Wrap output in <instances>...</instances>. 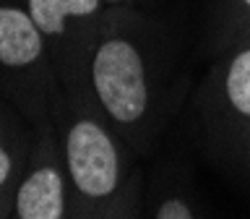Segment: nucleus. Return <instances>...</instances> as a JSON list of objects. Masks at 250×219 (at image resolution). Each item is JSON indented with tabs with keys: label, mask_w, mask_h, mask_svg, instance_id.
Wrapping results in <instances>:
<instances>
[{
	"label": "nucleus",
	"mask_w": 250,
	"mask_h": 219,
	"mask_svg": "<svg viewBox=\"0 0 250 219\" xmlns=\"http://www.w3.org/2000/svg\"><path fill=\"white\" fill-rule=\"evenodd\" d=\"M76 81L138 156L162 125L159 60L130 8H115L83 52ZM68 84V81H65Z\"/></svg>",
	"instance_id": "nucleus-1"
},
{
	"label": "nucleus",
	"mask_w": 250,
	"mask_h": 219,
	"mask_svg": "<svg viewBox=\"0 0 250 219\" xmlns=\"http://www.w3.org/2000/svg\"><path fill=\"white\" fill-rule=\"evenodd\" d=\"M52 125L81 219L120 203L141 185L138 154L76 81L62 84Z\"/></svg>",
	"instance_id": "nucleus-2"
},
{
	"label": "nucleus",
	"mask_w": 250,
	"mask_h": 219,
	"mask_svg": "<svg viewBox=\"0 0 250 219\" xmlns=\"http://www.w3.org/2000/svg\"><path fill=\"white\" fill-rule=\"evenodd\" d=\"M0 91L34 125L52 120L62 78L21 0H0Z\"/></svg>",
	"instance_id": "nucleus-3"
},
{
	"label": "nucleus",
	"mask_w": 250,
	"mask_h": 219,
	"mask_svg": "<svg viewBox=\"0 0 250 219\" xmlns=\"http://www.w3.org/2000/svg\"><path fill=\"white\" fill-rule=\"evenodd\" d=\"M214 136L250 162V37L227 44L203 94Z\"/></svg>",
	"instance_id": "nucleus-4"
},
{
	"label": "nucleus",
	"mask_w": 250,
	"mask_h": 219,
	"mask_svg": "<svg viewBox=\"0 0 250 219\" xmlns=\"http://www.w3.org/2000/svg\"><path fill=\"white\" fill-rule=\"evenodd\" d=\"M11 219H81L52 120L37 128L34 149L16 188Z\"/></svg>",
	"instance_id": "nucleus-5"
},
{
	"label": "nucleus",
	"mask_w": 250,
	"mask_h": 219,
	"mask_svg": "<svg viewBox=\"0 0 250 219\" xmlns=\"http://www.w3.org/2000/svg\"><path fill=\"white\" fill-rule=\"evenodd\" d=\"M44 34L62 84L76 78L83 52L115 8L104 0H21Z\"/></svg>",
	"instance_id": "nucleus-6"
},
{
	"label": "nucleus",
	"mask_w": 250,
	"mask_h": 219,
	"mask_svg": "<svg viewBox=\"0 0 250 219\" xmlns=\"http://www.w3.org/2000/svg\"><path fill=\"white\" fill-rule=\"evenodd\" d=\"M37 128L0 91V219H11L16 188L37 141Z\"/></svg>",
	"instance_id": "nucleus-7"
},
{
	"label": "nucleus",
	"mask_w": 250,
	"mask_h": 219,
	"mask_svg": "<svg viewBox=\"0 0 250 219\" xmlns=\"http://www.w3.org/2000/svg\"><path fill=\"white\" fill-rule=\"evenodd\" d=\"M250 37V0H227L222 13V39L227 44Z\"/></svg>",
	"instance_id": "nucleus-8"
},
{
	"label": "nucleus",
	"mask_w": 250,
	"mask_h": 219,
	"mask_svg": "<svg viewBox=\"0 0 250 219\" xmlns=\"http://www.w3.org/2000/svg\"><path fill=\"white\" fill-rule=\"evenodd\" d=\"M151 219H198V214H195L193 203L185 193L172 191V193H164L156 201Z\"/></svg>",
	"instance_id": "nucleus-9"
},
{
	"label": "nucleus",
	"mask_w": 250,
	"mask_h": 219,
	"mask_svg": "<svg viewBox=\"0 0 250 219\" xmlns=\"http://www.w3.org/2000/svg\"><path fill=\"white\" fill-rule=\"evenodd\" d=\"M86 219H141V185L133 188L120 203H115V206H109L104 211H97V214Z\"/></svg>",
	"instance_id": "nucleus-10"
},
{
	"label": "nucleus",
	"mask_w": 250,
	"mask_h": 219,
	"mask_svg": "<svg viewBox=\"0 0 250 219\" xmlns=\"http://www.w3.org/2000/svg\"><path fill=\"white\" fill-rule=\"evenodd\" d=\"M109 8H128L130 3H136V0H104Z\"/></svg>",
	"instance_id": "nucleus-11"
}]
</instances>
